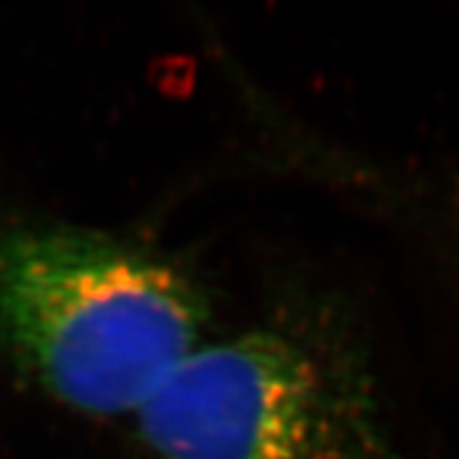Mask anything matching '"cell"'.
<instances>
[{"label":"cell","mask_w":459,"mask_h":459,"mask_svg":"<svg viewBox=\"0 0 459 459\" xmlns=\"http://www.w3.org/2000/svg\"><path fill=\"white\" fill-rule=\"evenodd\" d=\"M206 300L181 267L90 230L0 228V357L90 415H134L200 347Z\"/></svg>","instance_id":"obj_1"},{"label":"cell","mask_w":459,"mask_h":459,"mask_svg":"<svg viewBox=\"0 0 459 459\" xmlns=\"http://www.w3.org/2000/svg\"><path fill=\"white\" fill-rule=\"evenodd\" d=\"M136 417L151 459H401L357 324L321 296L200 344Z\"/></svg>","instance_id":"obj_2"}]
</instances>
